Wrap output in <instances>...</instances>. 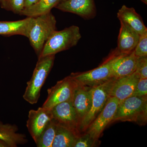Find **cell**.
Masks as SVG:
<instances>
[{
  "label": "cell",
  "instance_id": "cell-1",
  "mask_svg": "<svg viewBox=\"0 0 147 147\" xmlns=\"http://www.w3.org/2000/svg\"><path fill=\"white\" fill-rule=\"evenodd\" d=\"M147 121V96H131L119 102L112 122H134L145 125Z\"/></svg>",
  "mask_w": 147,
  "mask_h": 147
},
{
  "label": "cell",
  "instance_id": "cell-2",
  "mask_svg": "<svg viewBox=\"0 0 147 147\" xmlns=\"http://www.w3.org/2000/svg\"><path fill=\"white\" fill-rule=\"evenodd\" d=\"M55 59V55L38 58L32 76L27 83L23 95L24 99L30 104H36L38 101L41 88L53 67Z\"/></svg>",
  "mask_w": 147,
  "mask_h": 147
},
{
  "label": "cell",
  "instance_id": "cell-3",
  "mask_svg": "<svg viewBox=\"0 0 147 147\" xmlns=\"http://www.w3.org/2000/svg\"><path fill=\"white\" fill-rule=\"evenodd\" d=\"M82 38L80 29L72 26L62 30L55 31L43 46L38 57L57 53L68 50L77 45Z\"/></svg>",
  "mask_w": 147,
  "mask_h": 147
},
{
  "label": "cell",
  "instance_id": "cell-4",
  "mask_svg": "<svg viewBox=\"0 0 147 147\" xmlns=\"http://www.w3.org/2000/svg\"><path fill=\"white\" fill-rule=\"evenodd\" d=\"M57 21L51 12L34 17L28 38L38 56L53 32L56 30Z\"/></svg>",
  "mask_w": 147,
  "mask_h": 147
},
{
  "label": "cell",
  "instance_id": "cell-5",
  "mask_svg": "<svg viewBox=\"0 0 147 147\" xmlns=\"http://www.w3.org/2000/svg\"><path fill=\"white\" fill-rule=\"evenodd\" d=\"M119 54L116 49L98 67L85 72L72 73L69 76L77 84L84 86L92 88L101 85L114 78L112 66L116 57Z\"/></svg>",
  "mask_w": 147,
  "mask_h": 147
},
{
  "label": "cell",
  "instance_id": "cell-6",
  "mask_svg": "<svg viewBox=\"0 0 147 147\" xmlns=\"http://www.w3.org/2000/svg\"><path fill=\"white\" fill-rule=\"evenodd\" d=\"M116 79L115 78H113L101 85L92 87L91 107L80 124L79 130L81 133L86 131L90 125L104 108L110 97V90Z\"/></svg>",
  "mask_w": 147,
  "mask_h": 147
},
{
  "label": "cell",
  "instance_id": "cell-7",
  "mask_svg": "<svg viewBox=\"0 0 147 147\" xmlns=\"http://www.w3.org/2000/svg\"><path fill=\"white\" fill-rule=\"evenodd\" d=\"M76 84L70 76L57 82L47 90L48 96L42 107L51 110L59 103L72 100Z\"/></svg>",
  "mask_w": 147,
  "mask_h": 147
},
{
  "label": "cell",
  "instance_id": "cell-8",
  "mask_svg": "<svg viewBox=\"0 0 147 147\" xmlns=\"http://www.w3.org/2000/svg\"><path fill=\"white\" fill-rule=\"evenodd\" d=\"M119 102L117 98L110 96L105 107L97 117L93 121L85 132L98 140L106 126L112 122Z\"/></svg>",
  "mask_w": 147,
  "mask_h": 147
},
{
  "label": "cell",
  "instance_id": "cell-9",
  "mask_svg": "<svg viewBox=\"0 0 147 147\" xmlns=\"http://www.w3.org/2000/svg\"><path fill=\"white\" fill-rule=\"evenodd\" d=\"M53 118L59 124L71 129L77 134H81L79 130L80 122L71 100L59 103L51 110Z\"/></svg>",
  "mask_w": 147,
  "mask_h": 147
},
{
  "label": "cell",
  "instance_id": "cell-10",
  "mask_svg": "<svg viewBox=\"0 0 147 147\" xmlns=\"http://www.w3.org/2000/svg\"><path fill=\"white\" fill-rule=\"evenodd\" d=\"M53 119L51 110L42 107L37 110H31L29 111L26 126L34 142L48 122Z\"/></svg>",
  "mask_w": 147,
  "mask_h": 147
},
{
  "label": "cell",
  "instance_id": "cell-11",
  "mask_svg": "<svg viewBox=\"0 0 147 147\" xmlns=\"http://www.w3.org/2000/svg\"><path fill=\"white\" fill-rule=\"evenodd\" d=\"M92 88L76 83L71 101L79 118L80 125L91 107Z\"/></svg>",
  "mask_w": 147,
  "mask_h": 147
},
{
  "label": "cell",
  "instance_id": "cell-12",
  "mask_svg": "<svg viewBox=\"0 0 147 147\" xmlns=\"http://www.w3.org/2000/svg\"><path fill=\"white\" fill-rule=\"evenodd\" d=\"M55 7L86 19L94 18L96 14L93 0H66L61 2Z\"/></svg>",
  "mask_w": 147,
  "mask_h": 147
},
{
  "label": "cell",
  "instance_id": "cell-13",
  "mask_svg": "<svg viewBox=\"0 0 147 147\" xmlns=\"http://www.w3.org/2000/svg\"><path fill=\"white\" fill-rule=\"evenodd\" d=\"M140 78L135 72L116 79L110 90V96L117 98L119 102L131 96Z\"/></svg>",
  "mask_w": 147,
  "mask_h": 147
},
{
  "label": "cell",
  "instance_id": "cell-14",
  "mask_svg": "<svg viewBox=\"0 0 147 147\" xmlns=\"http://www.w3.org/2000/svg\"><path fill=\"white\" fill-rule=\"evenodd\" d=\"M138 59L133 51L127 54H119L112 66L114 78L117 79L134 73L136 70Z\"/></svg>",
  "mask_w": 147,
  "mask_h": 147
},
{
  "label": "cell",
  "instance_id": "cell-15",
  "mask_svg": "<svg viewBox=\"0 0 147 147\" xmlns=\"http://www.w3.org/2000/svg\"><path fill=\"white\" fill-rule=\"evenodd\" d=\"M118 46L116 49L121 54L132 52L139 41L140 35L133 29L123 22H120Z\"/></svg>",
  "mask_w": 147,
  "mask_h": 147
},
{
  "label": "cell",
  "instance_id": "cell-16",
  "mask_svg": "<svg viewBox=\"0 0 147 147\" xmlns=\"http://www.w3.org/2000/svg\"><path fill=\"white\" fill-rule=\"evenodd\" d=\"M34 17H27L23 20L0 22V35H19L28 37Z\"/></svg>",
  "mask_w": 147,
  "mask_h": 147
},
{
  "label": "cell",
  "instance_id": "cell-17",
  "mask_svg": "<svg viewBox=\"0 0 147 147\" xmlns=\"http://www.w3.org/2000/svg\"><path fill=\"white\" fill-rule=\"evenodd\" d=\"M117 17L120 22L126 24L140 36L147 33V28L143 19L133 7L122 6L118 12Z\"/></svg>",
  "mask_w": 147,
  "mask_h": 147
},
{
  "label": "cell",
  "instance_id": "cell-18",
  "mask_svg": "<svg viewBox=\"0 0 147 147\" xmlns=\"http://www.w3.org/2000/svg\"><path fill=\"white\" fill-rule=\"evenodd\" d=\"M18 127L15 125L3 123L0 122V139L5 142L8 147H17L24 144L28 141L26 135L17 133Z\"/></svg>",
  "mask_w": 147,
  "mask_h": 147
},
{
  "label": "cell",
  "instance_id": "cell-19",
  "mask_svg": "<svg viewBox=\"0 0 147 147\" xmlns=\"http://www.w3.org/2000/svg\"><path fill=\"white\" fill-rule=\"evenodd\" d=\"M79 135L57 123L56 134L52 147H74Z\"/></svg>",
  "mask_w": 147,
  "mask_h": 147
},
{
  "label": "cell",
  "instance_id": "cell-20",
  "mask_svg": "<svg viewBox=\"0 0 147 147\" xmlns=\"http://www.w3.org/2000/svg\"><path fill=\"white\" fill-rule=\"evenodd\" d=\"M63 0H39L35 4L24 8L21 15L27 17H36L51 12L54 7H56Z\"/></svg>",
  "mask_w": 147,
  "mask_h": 147
},
{
  "label": "cell",
  "instance_id": "cell-21",
  "mask_svg": "<svg viewBox=\"0 0 147 147\" xmlns=\"http://www.w3.org/2000/svg\"><path fill=\"white\" fill-rule=\"evenodd\" d=\"M57 122L54 119L48 122L35 143L38 147H52L56 134Z\"/></svg>",
  "mask_w": 147,
  "mask_h": 147
},
{
  "label": "cell",
  "instance_id": "cell-22",
  "mask_svg": "<svg viewBox=\"0 0 147 147\" xmlns=\"http://www.w3.org/2000/svg\"><path fill=\"white\" fill-rule=\"evenodd\" d=\"M0 5L2 8L20 15L24 9V0H0Z\"/></svg>",
  "mask_w": 147,
  "mask_h": 147
},
{
  "label": "cell",
  "instance_id": "cell-23",
  "mask_svg": "<svg viewBox=\"0 0 147 147\" xmlns=\"http://www.w3.org/2000/svg\"><path fill=\"white\" fill-rule=\"evenodd\" d=\"M98 140L93 138L90 134L85 132L80 134L75 142L74 147H92L96 146Z\"/></svg>",
  "mask_w": 147,
  "mask_h": 147
},
{
  "label": "cell",
  "instance_id": "cell-24",
  "mask_svg": "<svg viewBox=\"0 0 147 147\" xmlns=\"http://www.w3.org/2000/svg\"><path fill=\"white\" fill-rule=\"evenodd\" d=\"M133 53L138 57H147V33L140 36Z\"/></svg>",
  "mask_w": 147,
  "mask_h": 147
},
{
  "label": "cell",
  "instance_id": "cell-25",
  "mask_svg": "<svg viewBox=\"0 0 147 147\" xmlns=\"http://www.w3.org/2000/svg\"><path fill=\"white\" fill-rule=\"evenodd\" d=\"M134 72L140 79H147V57H138Z\"/></svg>",
  "mask_w": 147,
  "mask_h": 147
},
{
  "label": "cell",
  "instance_id": "cell-26",
  "mask_svg": "<svg viewBox=\"0 0 147 147\" xmlns=\"http://www.w3.org/2000/svg\"><path fill=\"white\" fill-rule=\"evenodd\" d=\"M131 96H147V79H140Z\"/></svg>",
  "mask_w": 147,
  "mask_h": 147
},
{
  "label": "cell",
  "instance_id": "cell-27",
  "mask_svg": "<svg viewBox=\"0 0 147 147\" xmlns=\"http://www.w3.org/2000/svg\"><path fill=\"white\" fill-rule=\"evenodd\" d=\"M39 0H24V8L31 6L36 3Z\"/></svg>",
  "mask_w": 147,
  "mask_h": 147
},
{
  "label": "cell",
  "instance_id": "cell-28",
  "mask_svg": "<svg viewBox=\"0 0 147 147\" xmlns=\"http://www.w3.org/2000/svg\"><path fill=\"white\" fill-rule=\"evenodd\" d=\"M0 147H8V146L5 142L0 139Z\"/></svg>",
  "mask_w": 147,
  "mask_h": 147
},
{
  "label": "cell",
  "instance_id": "cell-29",
  "mask_svg": "<svg viewBox=\"0 0 147 147\" xmlns=\"http://www.w3.org/2000/svg\"><path fill=\"white\" fill-rule=\"evenodd\" d=\"M141 1L144 3H145L147 4V0H141Z\"/></svg>",
  "mask_w": 147,
  "mask_h": 147
},
{
  "label": "cell",
  "instance_id": "cell-30",
  "mask_svg": "<svg viewBox=\"0 0 147 147\" xmlns=\"http://www.w3.org/2000/svg\"><path fill=\"white\" fill-rule=\"evenodd\" d=\"M66 1V0H63V1Z\"/></svg>",
  "mask_w": 147,
  "mask_h": 147
}]
</instances>
